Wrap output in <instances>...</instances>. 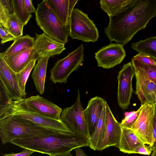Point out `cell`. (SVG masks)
<instances>
[{
  "label": "cell",
  "instance_id": "obj_1",
  "mask_svg": "<svg viewBox=\"0 0 156 156\" xmlns=\"http://www.w3.org/2000/svg\"><path fill=\"white\" fill-rule=\"evenodd\" d=\"M156 16V0H133L121 13L109 16L104 33L111 42L114 41L125 45Z\"/></svg>",
  "mask_w": 156,
  "mask_h": 156
},
{
  "label": "cell",
  "instance_id": "obj_36",
  "mask_svg": "<svg viewBox=\"0 0 156 156\" xmlns=\"http://www.w3.org/2000/svg\"><path fill=\"white\" fill-rule=\"evenodd\" d=\"M35 151L33 150L26 148L24 149L20 152L17 153H12L9 154H5L3 156H30Z\"/></svg>",
  "mask_w": 156,
  "mask_h": 156
},
{
  "label": "cell",
  "instance_id": "obj_41",
  "mask_svg": "<svg viewBox=\"0 0 156 156\" xmlns=\"http://www.w3.org/2000/svg\"><path fill=\"white\" fill-rule=\"evenodd\" d=\"M155 103H156V101H155Z\"/></svg>",
  "mask_w": 156,
  "mask_h": 156
},
{
  "label": "cell",
  "instance_id": "obj_16",
  "mask_svg": "<svg viewBox=\"0 0 156 156\" xmlns=\"http://www.w3.org/2000/svg\"><path fill=\"white\" fill-rule=\"evenodd\" d=\"M35 35L34 48L39 57L46 55L53 57L66 49L65 44L56 41L44 32L36 34Z\"/></svg>",
  "mask_w": 156,
  "mask_h": 156
},
{
  "label": "cell",
  "instance_id": "obj_35",
  "mask_svg": "<svg viewBox=\"0 0 156 156\" xmlns=\"http://www.w3.org/2000/svg\"><path fill=\"white\" fill-rule=\"evenodd\" d=\"M154 114L152 132V145L151 147L152 151L156 148V103H154Z\"/></svg>",
  "mask_w": 156,
  "mask_h": 156
},
{
  "label": "cell",
  "instance_id": "obj_20",
  "mask_svg": "<svg viewBox=\"0 0 156 156\" xmlns=\"http://www.w3.org/2000/svg\"><path fill=\"white\" fill-rule=\"evenodd\" d=\"M50 57L48 55L40 57L37 60L31 75L37 90L41 95L44 92L47 66Z\"/></svg>",
  "mask_w": 156,
  "mask_h": 156
},
{
  "label": "cell",
  "instance_id": "obj_39",
  "mask_svg": "<svg viewBox=\"0 0 156 156\" xmlns=\"http://www.w3.org/2000/svg\"><path fill=\"white\" fill-rule=\"evenodd\" d=\"M55 156H73L70 154V152H69L66 154H60Z\"/></svg>",
  "mask_w": 156,
  "mask_h": 156
},
{
  "label": "cell",
  "instance_id": "obj_2",
  "mask_svg": "<svg viewBox=\"0 0 156 156\" xmlns=\"http://www.w3.org/2000/svg\"><path fill=\"white\" fill-rule=\"evenodd\" d=\"M11 143L42 154L55 156L88 147L89 139L73 132L41 137L14 140Z\"/></svg>",
  "mask_w": 156,
  "mask_h": 156
},
{
  "label": "cell",
  "instance_id": "obj_15",
  "mask_svg": "<svg viewBox=\"0 0 156 156\" xmlns=\"http://www.w3.org/2000/svg\"><path fill=\"white\" fill-rule=\"evenodd\" d=\"M106 132L104 138L97 151H102L111 146L118 147L122 129L111 112L108 104L106 106Z\"/></svg>",
  "mask_w": 156,
  "mask_h": 156
},
{
  "label": "cell",
  "instance_id": "obj_30",
  "mask_svg": "<svg viewBox=\"0 0 156 156\" xmlns=\"http://www.w3.org/2000/svg\"><path fill=\"white\" fill-rule=\"evenodd\" d=\"M131 62L156 85V66L144 64L133 58Z\"/></svg>",
  "mask_w": 156,
  "mask_h": 156
},
{
  "label": "cell",
  "instance_id": "obj_18",
  "mask_svg": "<svg viewBox=\"0 0 156 156\" xmlns=\"http://www.w3.org/2000/svg\"><path fill=\"white\" fill-rule=\"evenodd\" d=\"M3 57L9 67L17 73L22 70L32 60H37L39 57L33 48L9 56Z\"/></svg>",
  "mask_w": 156,
  "mask_h": 156
},
{
  "label": "cell",
  "instance_id": "obj_11",
  "mask_svg": "<svg viewBox=\"0 0 156 156\" xmlns=\"http://www.w3.org/2000/svg\"><path fill=\"white\" fill-rule=\"evenodd\" d=\"M135 75V70L132 62L124 64L119 72L117 76L118 87L117 101L123 110L127 109L130 104L133 90L132 79Z\"/></svg>",
  "mask_w": 156,
  "mask_h": 156
},
{
  "label": "cell",
  "instance_id": "obj_10",
  "mask_svg": "<svg viewBox=\"0 0 156 156\" xmlns=\"http://www.w3.org/2000/svg\"><path fill=\"white\" fill-rule=\"evenodd\" d=\"M142 106L140 115L131 129L142 143L152 145V132L154 106L145 104Z\"/></svg>",
  "mask_w": 156,
  "mask_h": 156
},
{
  "label": "cell",
  "instance_id": "obj_29",
  "mask_svg": "<svg viewBox=\"0 0 156 156\" xmlns=\"http://www.w3.org/2000/svg\"><path fill=\"white\" fill-rule=\"evenodd\" d=\"M14 13L12 0H0V25L4 27L8 18Z\"/></svg>",
  "mask_w": 156,
  "mask_h": 156
},
{
  "label": "cell",
  "instance_id": "obj_19",
  "mask_svg": "<svg viewBox=\"0 0 156 156\" xmlns=\"http://www.w3.org/2000/svg\"><path fill=\"white\" fill-rule=\"evenodd\" d=\"M52 10L61 22L70 25V16L78 0H46Z\"/></svg>",
  "mask_w": 156,
  "mask_h": 156
},
{
  "label": "cell",
  "instance_id": "obj_24",
  "mask_svg": "<svg viewBox=\"0 0 156 156\" xmlns=\"http://www.w3.org/2000/svg\"><path fill=\"white\" fill-rule=\"evenodd\" d=\"M133 0H101L100 7L108 16H116L123 11Z\"/></svg>",
  "mask_w": 156,
  "mask_h": 156
},
{
  "label": "cell",
  "instance_id": "obj_21",
  "mask_svg": "<svg viewBox=\"0 0 156 156\" xmlns=\"http://www.w3.org/2000/svg\"><path fill=\"white\" fill-rule=\"evenodd\" d=\"M122 129L118 148L124 153L133 154L135 149L143 143L132 129L122 126Z\"/></svg>",
  "mask_w": 156,
  "mask_h": 156
},
{
  "label": "cell",
  "instance_id": "obj_4",
  "mask_svg": "<svg viewBox=\"0 0 156 156\" xmlns=\"http://www.w3.org/2000/svg\"><path fill=\"white\" fill-rule=\"evenodd\" d=\"M35 14L36 23L44 33L60 42L65 44L68 42L70 25H66L61 22L46 0L38 4Z\"/></svg>",
  "mask_w": 156,
  "mask_h": 156
},
{
  "label": "cell",
  "instance_id": "obj_23",
  "mask_svg": "<svg viewBox=\"0 0 156 156\" xmlns=\"http://www.w3.org/2000/svg\"><path fill=\"white\" fill-rule=\"evenodd\" d=\"M35 40L29 35L17 38L13 43L0 55L3 57H8L18 53L26 49L34 48Z\"/></svg>",
  "mask_w": 156,
  "mask_h": 156
},
{
  "label": "cell",
  "instance_id": "obj_25",
  "mask_svg": "<svg viewBox=\"0 0 156 156\" xmlns=\"http://www.w3.org/2000/svg\"><path fill=\"white\" fill-rule=\"evenodd\" d=\"M131 47L137 52L149 56L156 61V36L133 43Z\"/></svg>",
  "mask_w": 156,
  "mask_h": 156
},
{
  "label": "cell",
  "instance_id": "obj_33",
  "mask_svg": "<svg viewBox=\"0 0 156 156\" xmlns=\"http://www.w3.org/2000/svg\"><path fill=\"white\" fill-rule=\"evenodd\" d=\"M0 36L2 44L12 41H14L17 38L11 34L0 25Z\"/></svg>",
  "mask_w": 156,
  "mask_h": 156
},
{
  "label": "cell",
  "instance_id": "obj_8",
  "mask_svg": "<svg viewBox=\"0 0 156 156\" xmlns=\"http://www.w3.org/2000/svg\"><path fill=\"white\" fill-rule=\"evenodd\" d=\"M84 52L82 44L66 57L58 60L50 70V80L55 84L66 83L71 73L82 65L84 60Z\"/></svg>",
  "mask_w": 156,
  "mask_h": 156
},
{
  "label": "cell",
  "instance_id": "obj_5",
  "mask_svg": "<svg viewBox=\"0 0 156 156\" xmlns=\"http://www.w3.org/2000/svg\"><path fill=\"white\" fill-rule=\"evenodd\" d=\"M5 112L24 121L58 132H73L61 119H52L28 110L17 101H12L0 108V116Z\"/></svg>",
  "mask_w": 156,
  "mask_h": 156
},
{
  "label": "cell",
  "instance_id": "obj_17",
  "mask_svg": "<svg viewBox=\"0 0 156 156\" xmlns=\"http://www.w3.org/2000/svg\"><path fill=\"white\" fill-rule=\"evenodd\" d=\"M107 102L101 97L96 96L89 101L83 111L84 116L88 126L90 136L93 133L95 127Z\"/></svg>",
  "mask_w": 156,
  "mask_h": 156
},
{
  "label": "cell",
  "instance_id": "obj_26",
  "mask_svg": "<svg viewBox=\"0 0 156 156\" xmlns=\"http://www.w3.org/2000/svg\"><path fill=\"white\" fill-rule=\"evenodd\" d=\"M24 25L14 13L8 18L4 28L16 38L23 36Z\"/></svg>",
  "mask_w": 156,
  "mask_h": 156
},
{
  "label": "cell",
  "instance_id": "obj_22",
  "mask_svg": "<svg viewBox=\"0 0 156 156\" xmlns=\"http://www.w3.org/2000/svg\"><path fill=\"white\" fill-rule=\"evenodd\" d=\"M106 105L104 108L96 124L95 130L89 139L88 147L94 150H97L106 133Z\"/></svg>",
  "mask_w": 156,
  "mask_h": 156
},
{
  "label": "cell",
  "instance_id": "obj_13",
  "mask_svg": "<svg viewBox=\"0 0 156 156\" xmlns=\"http://www.w3.org/2000/svg\"><path fill=\"white\" fill-rule=\"evenodd\" d=\"M123 46L120 43H111L101 48L95 54L98 66L109 69L120 64L126 56Z\"/></svg>",
  "mask_w": 156,
  "mask_h": 156
},
{
  "label": "cell",
  "instance_id": "obj_37",
  "mask_svg": "<svg viewBox=\"0 0 156 156\" xmlns=\"http://www.w3.org/2000/svg\"><path fill=\"white\" fill-rule=\"evenodd\" d=\"M25 6L28 11L30 13L36 12V9L34 6L31 0H24Z\"/></svg>",
  "mask_w": 156,
  "mask_h": 156
},
{
  "label": "cell",
  "instance_id": "obj_9",
  "mask_svg": "<svg viewBox=\"0 0 156 156\" xmlns=\"http://www.w3.org/2000/svg\"><path fill=\"white\" fill-rule=\"evenodd\" d=\"M83 111L78 89L76 102L70 107L63 109L60 118L73 132L89 139L90 135L84 116Z\"/></svg>",
  "mask_w": 156,
  "mask_h": 156
},
{
  "label": "cell",
  "instance_id": "obj_7",
  "mask_svg": "<svg viewBox=\"0 0 156 156\" xmlns=\"http://www.w3.org/2000/svg\"><path fill=\"white\" fill-rule=\"evenodd\" d=\"M69 24V36L73 39L85 42H95L98 41L99 32L93 21L78 8L73 9Z\"/></svg>",
  "mask_w": 156,
  "mask_h": 156
},
{
  "label": "cell",
  "instance_id": "obj_34",
  "mask_svg": "<svg viewBox=\"0 0 156 156\" xmlns=\"http://www.w3.org/2000/svg\"><path fill=\"white\" fill-rule=\"evenodd\" d=\"M145 144H143L136 147L133 152V154H139L146 155L151 154L152 151L150 147H147Z\"/></svg>",
  "mask_w": 156,
  "mask_h": 156
},
{
  "label": "cell",
  "instance_id": "obj_38",
  "mask_svg": "<svg viewBox=\"0 0 156 156\" xmlns=\"http://www.w3.org/2000/svg\"><path fill=\"white\" fill-rule=\"evenodd\" d=\"M75 151L76 152V156H88L80 147L75 149Z\"/></svg>",
  "mask_w": 156,
  "mask_h": 156
},
{
  "label": "cell",
  "instance_id": "obj_27",
  "mask_svg": "<svg viewBox=\"0 0 156 156\" xmlns=\"http://www.w3.org/2000/svg\"><path fill=\"white\" fill-rule=\"evenodd\" d=\"M14 13L24 26L27 24L32 15L25 6L24 0H12Z\"/></svg>",
  "mask_w": 156,
  "mask_h": 156
},
{
  "label": "cell",
  "instance_id": "obj_28",
  "mask_svg": "<svg viewBox=\"0 0 156 156\" xmlns=\"http://www.w3.org/2000/svg\"><path fill=\"white\" fill-rule=\"evenodd\" d=\"M34 59L31 61L22 70L16 73V78L20 89L24 95L26 96L25 85L30 73L34 67L36 61Z\"/></svg>",
  "mask_w": 156,
  "mask_h": 156
},
{
  "label": "cell",
  "instance_id": "obj_12",
  "mask_svg": "<svg viewBox=\"0 0 156 156\" xmlns=\"http://www.w3.org/2000/svg\"><path fill=\"white\" fill-rule=\"evenodd\" d=\"M17 102L28 110L48 117L61 119L62 109L55 103L39 95L31 96L23 101Z\"/></svg>",
  "mask_w": 156,
  "mask_h": 156
},
{
  "label": "cell",
  "instance_id": "obj_32",
  "mask_svg": "<svg viewBox=\"0 0 156 156\" xmlns=\"http://www.w3.org/2000/svg\"><path fill=\"white\" fill-rule=\"evenodd\" d=\"M133 58L146 65L156 66V61L151 57L139 53Z\"/></svg>",
  "mask_w": 156,
  "mask_h": 156
},
{
  "label": "cell",
  "instance_id": "obj_40",
  "mask_svg": "<svg viewBox=\"0 0 156 156\" xmlns=\"http://www.w3.org/2000/svg\"><path fill=\"white\" fill-rule=\"evenodd\" d=\"M151 156H156V148L153 151Z\"/></svg>",
  "mask_w": 156,
  "mask_h": 156
},
{
  "label": "cell",
  "instance_id": "obj_14",
  "mask_svg": "<svg viewBox=\"0 0 156 156\" xmlns=\"http://www.w3.org/2000/svg\"><path fill=\"white\" fill-rule=\"evenodd\" d=\"M133 66L136 78L135 93L141 105L154 104L156 100V85L143 72L136 66Z\"/></svg>",
  "mask_w": 156,
  "mask_h": 156
},
{
  "label": "cell",
  "instance_id": "obj_3",
  "mask_svg": "<svg viewBox=\"0 0 156 156\" xmlns=\"http://www.w3.org/2000/svg\"><path fill=\"white\" fill-rule=\"evenodd\" d=\"M62 133H66L58 132L24 121L6 112L0 116V136L3 144L14 140Z\"/></svg>",
  "mask_w": 156,
  "mask_h": 156
},
{
  "label": "cell",
  "instance_id": "obj_31",
  "mask_svg": "<svg viewBox=\"0 0 156 156\" xmlns=\"http://www.w3.org/2000/svg\"><path fill=\"white\" fill-rule=\"evenodd\" d=\"M142 108V106L141 105L136 111L125 112V117L120 123L121 126L131 129L138 118Z\"/></svg>",
  "mask_w": 156,
  "mask_h": 156
},
{
  "label": "cell",
  "instance_id": "obj_6",
  "mask_svg": "<svg viewBox=\"0 0 156 156\" xmlns=\"http://www.w3.org/2000/svg\"><path fill=\"white\" fill-rule=\"evenodd\" d=\"M0 104L2 107L12 101H20L26 99L20 89L16 73L0 55Z\"/></svg>",
  "mask_w": 156,
  "mask_h": 156
}]
</instances>
